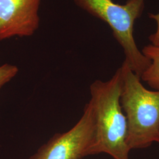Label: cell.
<instances>
[{"mask_svg":"<svg viewBox=\"0 0 159 159\" xmlns=\"http://www.w3.org/2000/svg\"><path fill=\"white\" fill-rule=\"evenodd\" d=\"M42 0H0V41L33 35L40 25Z\"/></svg>","mask_w":159,"mask_h":159,"instance_id":"5","label":"cell"},{"mask_svg":"<svg viewBox=\"0 0 159 159\" xmlns=\"http://www.w3.org/2000/svg\"><path fill=\"white\" fill-rule=\"evenodd\" d=\"M94 135V115L89 102L74 127L67 132L56 133L29 159H82L89 156Z\"/></svg>","mask_w":159,"mask_h":159,"instance_id":"4","label":"cell"},{"mask_svg":"<svg viewBox=\"0 0 159 159\" xmlns=\"http://www.w3.org/2000/svg\"><path fill=\"white\" fill-rule=\"evenodd\" d=\"M143 54L151 64L140 78L155 90H159V46L149 44L144 47Z\"/></svg>","mask_w":159,"mask_h":159,"instance_id":"6","label":"cell"},{"mask_svg":"<svg viewBox=\"0 0 159 159\" xmlns=\"http://www.w3.org/2000/svg\"><path fill=\"white\" fill-rule=\"evenodd\" d=\"M145 0H127L119 5L112 0H74L76 6L106 23L116 40L123 48L125 63L140 77L151 61L140 51L133 37V25L140 17Z\"/></svg>","mask_w":159,"mask_h":159,"instance_id":"3","label":"cell"},{"mask_svg":"<svg viewBox=\"0 0 159 159\" xmlns=\"http://www.w3.org/2000/svg\"><path fill=\"white\" fill-rule=\"evenodd\" d=\"M16 66L4 64L0 66V89L6 83L11 81L18 73Z\"/></svg>","mask_w":159,"mask_h":159,"instance_id":"7","label":"cell"},{"mask_svg":"<svg viewBox=\"0 0 159 159\" xmlns=\"http://www.w3.org/2000/svg\"><path fill=\"white\" fill-rule=\"evenodd\" d=\"M122 90L120 102L127 122V143L130 149L159 143V90L147 89L124 61L120 67Z\"/></svg>","mask_w":159,"mask_h":159,"instance_id":"2","label":"cell"},{"mask_svg":"<svg viewBox=\"0 0 159 159\" xmlns=\"http://www.w3.org/2000/svg\"><path fill=\"white\" fill-rule=\"evenodd\" d=\"M148 17L155 20L157 23V30L156 31L149 36V40L152 42V44L154 46H159V12L154 14L152 13H149Z\"/></svg>","mask_w":159,"mask_h":159,"instance_id":"8","label":"cell"},{"mask_svg":"<svg viewBox=\"0 0 159 159\" xmlns=\"http://www.w3.org/2000/svg\"><path fill=\"white\" fill-rule=\"evenodd\" d=\"M122 84L120 67L108 81L98 80L90 85L95 135L89 156L103 153L114 159H129L127 122L120 102Z\"/></svg>","mask_w":159,"mask_h":159,"instance_id":"1","label":"cell"}]
</instances>
